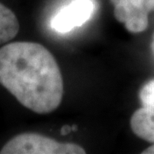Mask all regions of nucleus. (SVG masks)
<instances>
[{
    "label": "nucleus",
    "mask_w": 154,
    "mask_h": 154,
    "mask_svg": "<svg viewBox=\"0 0 154 154\" xmlns=\"http://www.w3.org/2000/svg\"><path fill=\"white\" fill-rule=\"evenodd\" d=\"M0 84L20 104L38 114L56 110L64 93L56 59L35 42L17 41L0 48Z\"/></svg>",
    "instance_id": "f257e3e1"
},
{
    "label": "nucleus",
    "mask_w": 154,
    "mask_h": 154,
    "mask_svg": "<svg viewBox=\"0 0 154 154\" xmlns=\"http://www.w3.org/2000/svg\"><path fill=\"white\" fill-rule=\"evenodd\" d=\"M1 154H84L85 150L74 143H61L37 133H21L0 150Z\"/></svg>",
    "instance_id": "f03ea898"
},
{
    "label": "nucleus",
    "mask_w": 154,
    "mask_h": 154,
    "mask_svg": "<svg viewBox=\"0 0 154 154\" xmlns=\"http://www.w3.org/2000/svg\"><path fill=\"white\" fill-rule=\"evenodd\" d=\"M114 16L131 33H140L148 27L149 12L154 10V0H110Z\"/></svg>",
    "instance_id": "7ed1b4c3"
},
{
    "label": "nucleus",
    "mask_w": 154,
    "mask_h": 154,
    "mask_svg": "<svg viewBox=\"0 0 154 154\" xmlns=\"http://www.w3.org/2000/svg\"><path fill=\"white\" fill-rule=\"evenodd\" d=\"M93 0H73L61 8L51 20V28L56 32L66 33L83 25L94 12Z\"/></svg>",
    "instance_id": "20e7f679"
},
{
    "label": "nucleus",
    "mask_w": 154,
    "mask_h": 154,
    "mask_svg": "<svg viewBox=\"0 0 154 154\" xmlns=\"http://www.w3.org/2000/svg\"><path fill=\"white\" fill-rule=\"evenodd\" d=\"M130 127L136 136L154 143V107L137 109L131 116Z\"/></svg>",
    "instance_id": "39448f33"
},
{
    "label": "nucleus",
    "mask_w": 154,
    "mask_h": 154,
    "mask_svg": "<svg viewBox=\"0 0 154 154\" xmlns=\"http://www.w3.org/2000/svg\"><path fill=\"white\" fill-rule=\"evenodd\" d=\"M19 28L16 14L0 2V45L5 44L16 37Z\"/></svg>",
    "instance_id": "423d86ee"
},
{
    "label": "nucleus",
    "mask_w": 154,
    "mask_h": 154,
    "mask_svg": "<svg viewBox=\"0 0 154 154\" xmlns=\"http://www.w3.org/2000/svg\"><path fill=\"white\" fill-rule=\"evenodd\" d=\"M139 98L142 106L154 107V80L147 82L141 88L139 92Z\"/></svg>",
    "instance_id": "0eeeda50"
},
{
    "label": "nucleus",
    "mask_w": 154,
    "mask_h": 154,
    "mask_svg": "<svg viewBox=\"0 0 154 154\" xmlns=\"http://www.w3.org/2000/svg\"><path fill=\"white\" fill-rule=\"evenodd\" d=\"M73 129L74 130V128H71L70 126H68V125H66V126H63L62 127V129H61V133L62 134H67L68 132H70Z\"/></svg>",
    "instance_id": "6e6552de"
},
{
    "label": "nucleus",
    "mask_w": 154,
    "mask_h": 154,
    "mask_svg": "<svg viewBox=\"0 0 154 154\" xmlns=\"http://www.w3.org/2000/svg\"><path fill=\"white\" fill-rule=\"evenodd\" d=\"M143 154H154V144L151 146H149L148 148H146L144 151H142Z\"/></svg>",
    "instance_id": "1a4fd4ad"
},
{
    "label": "nucleus",
    "mask_w": 154,
    "mask_h": 154,
    "mask_svg": "<svg viewBox=\"0 0 154 154\" xmlns=\"http://www.w3.org/2000/svg\"><path fill=\"white\" fill-rule=\"evenodd\" d=\"M151 48H152V51L154 54V35H153V39H152V43H151Z\"/></svg>",
    "instance_id": "9d476101"
}]
</instances>
